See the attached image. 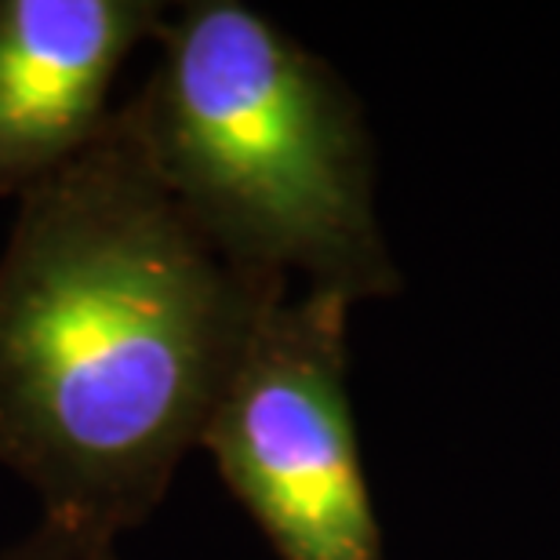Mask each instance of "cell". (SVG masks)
<instances>
[{
    "label": "cell",
    "mask_w": 560,
    "mask_h": 560,
    "mask_svg": "<svg viewBox=\"0 0 560 560\" xmlns=\"http://www.w3.org/2000/svg\"><path fill=\"white\" fill-rule=\"evenodd\" d=\"M284 291L197 226L128 106L30 186L0 255V463L40 521L139 528Z\"/></svg>",
    "instance_id": "6da1fadb"
},
{
    "label": "cell",
    "mask_w": 560,
    "mask_h": 560,
    "mask_svg": "<svg viewBox=\"0 0 560 560\" xmlns=\"http://www.w3.org/2000/svg\"><path fill=\"white\" fill-rule=\"evenodd\" d=\"M161 59L128 114L194 222L244 270L346 302L400 270L375 211V150L350 84L241 0L161 22Z\"/></svg>",
    "instance_id": "7a4b0ae2"
},
{
    "label": "cell",
    "mask_w": 560,
    "mask_h": 560,
    "mask_svg": "<svg viewBox=\"0 0 560 560\" xmlns=\"http://www.w3.org/2000/svg\"><path fill=\"white\" fill-rule=\"evenodd\" d=\"M350 310L317 288L273 299L200 436L280 560H383L346 386Z\"/></svg>",
    "instance_id": "3957f363"
},
{
    "label": "cell",
    "mask_w": 560,
    "mask_h": 560,
    "mask_svg": "<svg viewBox=\"0 0 560 560\" xmlns=\"http://www.w3.org/2000/svg\"><path fill=\"white\" fill-rule=\"evenodd\" d=\"M150 0H0V194H26L92 142L131 48L161 30Z\"/></svg>",
    "instance_id": "277c9868"
},
{
    "label": "cell",
    "mask_w": 560,
    "mask_h": 560,
    "mask_svg": "<svg viewBox=\"0 0 560 560\" xmlns=\"http://www.w3.org/2000/svg\"><path fill=\"white\" fill-rule=\"evenodd\" d=\"M0 560H120L117 542L37 521V528L0 550Z\"/></svg>",
    "instance_id": "5b68a950"
}]
</instances>
